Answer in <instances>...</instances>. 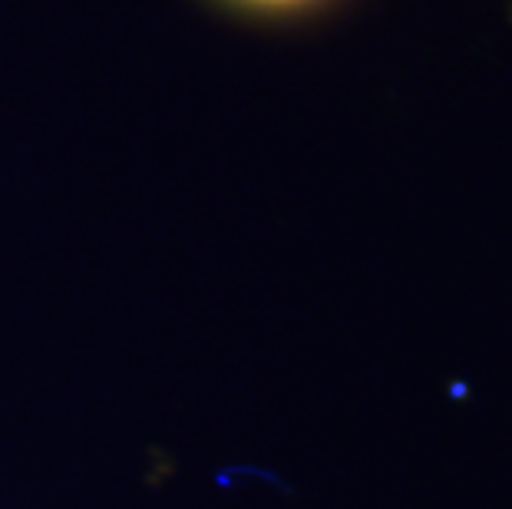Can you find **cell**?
Masks as SVG:
<instances>
[{
    "instance_id": "cell-1",
    "label": "cell",
    "mask_w": 512,
    "mask_h": 509,
    "mask_svg": "<svg viewBox=\"0 0 512 509\" xmlns=\"http://www.w3.org/2000/svg\"><path fill=\"white\" fill-rule=\"evenodd\" d=\"M222 4L245 10V14H261V17H285V14H298V10H308L321 0H222Z\"/></svg>"
}]
</instances>
